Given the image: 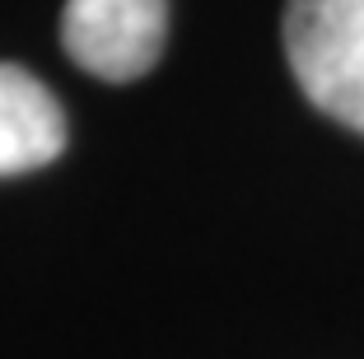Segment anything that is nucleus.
<instances>
[{
    "label": "nucleus",
    "instance_id": "nucleus-1",
    "mask_svg": "<svg viewBox=\"0 0 364 359\" xmlns=\"http://www.w3.org/2000/svg\"><path fill=\"white\" fill-rule=\"evenodd\" d=\"M285 56L309 103L364 136V0H289Z\"/></svg>",
    "mask_w": 364,
    "mask_h": 359
},
{
    "label": "nucleus",
    "instance_id": "nucleus-2",
    "mask_svg": "<svg viewBox=\"0 0 364 359\" xmlns=\"http://www.w3.org/2000/svg\"><path fill=\"white\" fill-rule=\"evenodd\" d=\"M168 0H65L61 43L98 80H140L164 52Z\"/></svg>",
    "mask_w": 364,
    "mask_h": 359
},
{
    "label": "nucleus",
    "instance_id": "nucleus-3",
    "mask_svg": "<svg viewBox=\"0 0 364 359\" xmlns=\"http://www.w3.org/2000/svg\"><path fill=\"white\" fill-rule=\"evenodd\" d=\"M65 149V117L52 89L23 65L0 61V178L52 164Z\"/></svg>",
    "mask_w": 364,
    "mask_h": 359
}]
</instances>
